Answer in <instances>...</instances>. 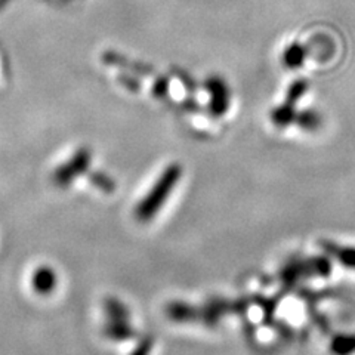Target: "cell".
I'll list each match as a JSON object with an SVG mask.
<instances>
[{"label":"cell","instance_id":"obj_1","mask_svg":"<svg viewBox=\"0 0 355 355\" xmlns=\"http://www.w3.org/2000/svg\"><path fill=\"white\" fill-rule=\"evenodd\" d=\"M182 168L180 164H171L168 169L159 176L157 182L151 188V191L141 200L135 209V215L139 220H150L157 215L160 207L169 198L175 185L180 182Z\"/></svg>","mask_w":355,"mask_h":355},{"label":"cell","instance_id":"obj_2","mask_svg":"<svg viewBox=\"0 0 355 355\" xmlns=\"http://www.w3.org/2000/svg\"><path fill=\"white\" fill-rule=\"evenodd\" d=\"M89 162H91V153L87 150H79L74 155L73 159H70L67 163L55 171L53 173V181L60 187L69 185L71 181H74L77 176L85 173L87 171Z\"/></svg>","mask_w":355,"mask_h":355},{"label":"cell","instance_id":"obj_3","mask_svg":"<svg viewBox=\"0 0 355 355\" xmlns=\"http://www.w3.org/2000/svg\"><path fill=\"white\" fill-rule=\"evenodd\" d=\"M57 274L51 266H39L31 275V286L40 295H49L57 287Z\"/></svg>","mask_w":355,"mask_h":355},{"label":"cell","instance_id":"obj_4","mask_svg":"<svg viewBox=\"0 0 355 355\" xmlns=\"http://www.w3.org/2000/svg\"><path fill=\"white\" fill-rule=\"evenodd\" d=\"M323 246L343 266H347V268H349V270H355V248L338 246V244H335V243H327V241H323Z\"/></svg>","mask_w":355,"mask_h":355},{"label":"cell","instance_id":"obj_5","mask_svg":"<svg viewBox=\"0 0 355 355\" xmlns=\"http://www.w3.org/2000/svg\"><path fill=\"white\" fill-rule=\"evenodd\" d=\"M210 92H212V110L216 114H222L227 110V87L222 85V82H212Z\"/></svg>","mask_w":355,"mask_h":355},{"label":"cell","instance_id":"obj_6","mask_svg":"<svg viewBox=\"0 0 355 355\" xmlns=\"http://www.w3.org/2000/svg\"><path fill=\"white\" fill-rule=\"evenodd\" d=\"M330 351L335 355H351L355 352V335H339L333 339Z\"/></svg>","mask_w":355,"mask_h":355},{"label":"cell","instance_id":"obj_7","mask_svg":"<svg viewBox=\"0 0 355 355\" xmlns=\"http://www.w3.org/2000/svg\"><path fill=\"white\" fill-rule=\"evenodd\" d=\"M107 330V335L111 339H129L135 336V333H133V329L128 324V321H111L108 324Z\"/></svg>","mask_w":355,"mask_h":355},{"label":"cell","instance_id":"obj_8","mask_svg":"<svg viewBox=\"0 0 355 355\" xmlns=\"http://www.w3.org/2000/svg\"><path fill=\"white\" fill-rule=\"evenodd\" d=\"M105 313L108 314L110 321H128L129 317L126 306L116 299H108L105 302Z\"/></svg>","mask_w":355,"mask_h":355},{"label":"cell","instance_id":"obj_9","mask_svg":"<svg viewBox=\"0 0 355 355\" xmlns=\"http://www.w3.org/2000/svg\"><path fill=\"white\" fill-rule=\"evenodd\" d=\"M91 181H92L96 187L101 188V190L105 191V193H111V191L114 190V182L111 181L108 176H105V175H103V173H95V175H92Z\"/></svg>","mask_w":355,"mask_h":355},{"label":"cell","instance_id":"obj_10","mask_svg":"<svg viewBox=\"0 0 355 355\" xmlns=\"http://www.w3.org/2000/svg\"><path fill=\"white\" fill-rule=\"evenodd\" d=\"M297 121H299V125H301L305 129H315L320 123L318 117L314 113H311V111H306V113L299 116Z\"/></svg>","mask_w":355,"mask_h":355},{"label":"cell","instance_id":"obj_11","mask_svg":"<svg viewBox=\"0 0 355 355\" xmlns=\"http://www.w3.org/2000/svg\"><path fill=\"white\" fill-rule=\"evenodd\" d=\"M153 348V342L150 338H146L144 340H141L139 345L135 348L130 355H150V351Z\"/></svg>","mask_w":355,"mask_h":355}]
</instances>
